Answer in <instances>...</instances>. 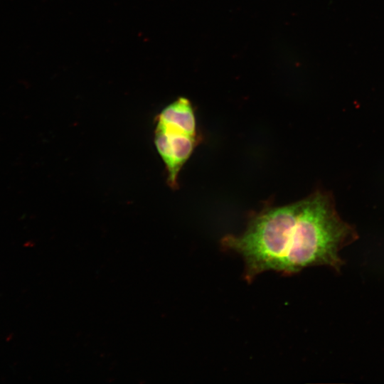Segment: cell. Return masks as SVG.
<instances>
[{
	"instance_id": "obj_1",
	"label": "cell",
	"mask_w": 384,
	"mask_h": 384,
	"mask_svg": "<svg viewBox=\"0 0 384 384\" xmlns=\"http://www.w3.org/2000/svg\"><path fill=\"white\" fill-rule=\"evenodd\" d=\"M298 202L297 220L279 272L291 274L319 265L340 270L343 261L339 252L356 240L355 230L339 218L326 193L315 192Z\"/></svg>"
},
{
	"instance_id": "obj_2",
	"label": "cell",
	"mask_w": 384,
	"mask_h": 384,
	"mask_svg": "<svg viewBox=\"0 0 384 384\" xmlns=\"http://www.w3.org/2000/svg\"><path fill=\"white\" fill-rule=\"evenodd\" d=\"M298 208L297 201L264 209L250 220L242 234L225 235L221 240L224 248L243 259L247 282L266 271L279 272L288 251Z\"/></svg>"
},
{
	"instance_id": "obj_3",
	"label": "cell",
	"mask_w": 384,
	"mask_h": 384,
	"mask_svg": "<svg viewBox=\"0 0 384 384\" xmlns=\"http://www.w3.org/2000/svg\"><path fill=\"white\" fill-rule=\"evenodd\" d=\"M202 140L199 132L155 118L154 142L167 172V183L178 188V174Z\"/></svg>"
}]
</instances>
